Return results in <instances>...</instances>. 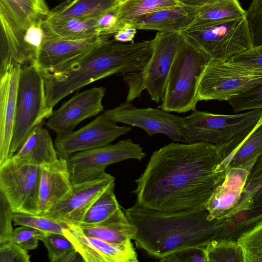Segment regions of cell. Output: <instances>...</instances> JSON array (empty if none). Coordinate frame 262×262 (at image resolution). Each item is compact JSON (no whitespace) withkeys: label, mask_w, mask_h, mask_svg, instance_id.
Listing matches in <instances>:
<instances>
[{"label":"cell","mask_w":262,"mask_h":262,"mask_svg":"<svg viewBox=\"0 0 262 262\" xmlns=\"http://www.w3.org/2000/svg\"><path fill=\"white\" fill-rule=\"evenodd\" d=\"M220 146L172 142L155 151L134 191L139 205L173 212L206 204L225 174Z\"/></svg>","instance_id":"6da1fadb"},{"label":"cell","mask_w":262,"mask_h":262,"mask_svg":"<svg viewBox=\"0 0 262 262\" xmlns=\"http://www.w3.org/2000/svg\"><path fill=\"white\" fill-rule=\"evenodd\" d=\"M125 214L136 230L137 248L160 261L177 251L205 247L219 237L233 220H211L205 205L184 210L165 212L137 203Z\"/></svg>","instance_id":"7a4b0ae2"},{"label":"cell","mask_w":262,"mask_h":262,"mask_svg":"<svg viewBox=\"0 0 262 262\" xmlns=\"http://www.w3.org/2000/svg\"><path fill=\"white\" fill-rule=\"evenodd\" d=\"M153 51L152 40L124 43L107 38L62 70L40 71L48 106L82 87L114 74L142 71Z\"/></svg>","instance_id":"3957f363"},{"label":"cell","mask_w":262,"mask_h":262,"mask_svg":"<svg viewBox=\"0 0 262 262\" xmlns=\"http://www.w3.org/2000/svg\"><path fill=\"white\" fill-rule=\"evenodd\" d=\"M210 60L206 53L184 40L171 65L159 108L179 113L195 110L200 80Z\"/></svg>","instance_id":"277c9868"},{"label":"cell","mask_w":262,"mask_h":262,"mask_svg":"<svg viewBox=\"0 0 262 262\" xmlns=\"http://www.w3.org/2000/svg\"><path fill=\"white\" fill-rule=\"evenodd\" d=\"M180 32L185 40L211 59L227 61L253 47L246 16L222 21L192 23Z\"/></svg>","instance_id":"5b68a950"},{"label":"cell","mask_w":262,"mask_h":262,"mask_svg":"<svg viewBox=\"0 0 262 262\" xmlns=\"http://www.w3.org/2000/svg\"><path fill=\"white\" fill-rule=\"evenodd\" d=\"M50 10L46 0H0L1 43L15 63H35L26 36L32 26L46 19Z\"/></svg>","instance_id":"8992f818"},{"label":"cell","mask_w":262,"mask_h":262,"mask_svg":"<svg viewBox=\"0 0 262 262\" xmlns=\"http://www.w3.org/2000/svg\"><path fill=\"white\" fill-rule=\"evenodd\" d=\"M53 111L47 105L43 79L39 69L34 64L21 66L9 159L22 146L33 129L48 118Z\"/></svg>","instance_id":"52a82bcc"},{"label":"cell","mask_w":262,"mask_h":262,"mask_svg":"<svg viewBox=\"0 0 262 262\" xmlns=\"http://www.w3.org/2000/svg\"><path fill=\"white\" fill-rule=\"evenodd\" d=\"M261 118V109L233 115L215 114L195 110L184 117L182 128L189 143L204 142L222 146L256 126Z\"/></svg>","instance_id":"ba28073f"},{"label":"cell","mask_w":262,"mask_h":262,"mask_svg":"<svg viewBox=\"0 0 262 262\" xmlns=\"http://www.w3.org/2000/svg\"><path fill=\"white\" fill-rule=\"evenodd\" d=\"M261 83L262 70L211 59L200 78L197 97L199 101H228Z\"/></svg>","instance_id":"9c48e42d"},{"label":"cell","mask_w":262,"mask_h":262,"mask_svg":"<svg viewBox=\"0 0 262 262\" xmlns=\"http://www.w3.org/2000/svg\"><path fill=\"white\" fill-rule=\"evenodd\" d=\"M146 156L140 144L127 139L114 144L76 152L66 160L73 185L101 177L110 165L132 159L141 161Z\"/></svg>","instance_id":"30bf717a"},{"label":"cell","mask_w":262,"mask_h":262,"mask_svg":"<svg viewBox=\"0 0 262 262\" xmlns=\"http://www.w3.org/2000/svg\"><path fill=\"white\" fill-rule=\"evenodd\" d=\"M41 166L17 162L11 158L0 165V191L13 211L39 214Z\"/></svg>","instance_id":"8fae6325"},{"label":"cell","mask_w":262,"mask_h":262,"mask_svg":"<svg viewBox=\"0 0 262 262\" xmlns=\"http://www.w3.org/2000/svg\"><path fill=\"white\" fill-rule=\"evenodd\" d=\"M104 113L116 123L143 129L149 137L155 134H163L173 141L189 143L182 128L184 117L170 114L160 108H138L130 102H125Z\"/></svg>","instance_id":"7c38bea8"},{"label":"cell","mask_w":262,"mask_h":262,"mask_svg":"<svg viewBox=\"0 0 262 262\" xmlns=\"http://www.w3.org/2000/svg\"><path fill=\"white\" fill-rule=\"evenodd\" d=\"M131 129L117 125L103 113L77 130L57 134L54 144L58 158L67 159L76 152L109 145Z\"/></svg>","instance_id":"4fadbf2b"},{"label":"cell","mask_w":262,"mask_h":262,"mask_svg":"<svg viewBox=\"0 0 262 262\" xmlns=\"http://www.w3.org/2000/svg\"><path fill=\"white\" fill-rule=\"evenodd\" d=\"M184 40L177 32H158L152 39V54L141 73L144 89L157 103L163 100L170 69Z\"/></svg>","instance_id":"5bb4252c"},{"label":"cell","mask_w":262,"mask_h":262,"mask_svg":"<svg viewBox=\"0 0 262 262\" xmlns=\"http://www.w3.org/2000/svg\"><path fill=\"white\" fill-rule=\"evenodd\" d=\"M115 181L114 177L106 172L97 179L72 185L70 190L58 203L38 215L76 225L83 220L95 201L115 183Z\"/></svg>","instance_id":"9a60e30c"},{"label":"cell","mask_w":262,"mask_h":262,"mask_svg":"<svg viewBox=\"0 0 262 262\" xmlns=\"http://www.w3.org/2000/svg\"><path fill=\"white\" fill-rule=\"evenodd\" d=\"M104 87H95L76 93L58 109L53 111L46 126L56 134L73 130L84 120L95 116L104 110Z\"/></svg>","instance_id":"2e32d148"},{"label":"cell","mask_w":262,"mask_h":262,"mask_svg":"<svg viewBox=\"0 0 262 262\" xmlns=\"http://www.w3.org/2000/svg\"><path fill=\"white\" fill-rule=\"evenodd\" d=\"M107 38H109L101 36L84 40H68L45 34L34 64L40 71H59Z\"/></svg>","instance_id":"e0dca14e"},{"label":"cell","mask_w":262,"mask_h":262,"mask_svg":"<svg viewBox=\"0 0 262 262\" xmlns=\"http://www.w3.org/2000/svg\"><path fill=\"white\" fill-rule=\"evenodd\" d=\"M63 232L84 261H138L137 253L131 241L119 244L110 243L86 235L79 227L72 225H69Z\"/></svg>","instance_id":"ac0fdd59"},{"label":"cell","mask_w":262,"mask_h":262,"mask_svg":"<svg viewBox=\"0 0 262 262\" xmlns=\"http://www.w3.org/2000/svg\"><path fill=\"white\" fill-rule=\"evenodd\" d=\"M251 170L236 167L226 171L224 179L205 204L210 219L233 220Z\"/></svg>","instance_id":"d6986e66"},{"label":"cell","mask_w":262,"mask_h":262,"mask_svg":"<svg viewBox=\"0 0 262 262\" xmlns=\"http://www.w3.org/2000/svg\"><path fill=\"white\" fill-rule=\"evenodd\" d=\"M21 65L14 63L0 76V165L9 159L14 128Z\"/></svg>","instance_id":"ffe728a7"},{"label":"cell","mask_w":262,"mask_h":262,"mask_svg":"<svg viewBox=\"0 0 262 262\" xmlns=\"http://www.w3.org/2000/svg\"><path fill=\"white\" fill-rule=\"evenodd\" d=\"M220 146L223 160L219 168L220 172L225 173L229 168L236 167L251 169L262 155V118L256 126Z\"/></svg>","instance_id":"44dd1931"},{"label":"cell","mask_w":262,"mask_h":262,"mask_svg":"<svg viewBox=\"0 0 262 262\" xmlns=\"http://www.w3.org/2000/svg\"><path fill=\"white\" fill-rule=\"evenodd\" d=\"M70 181L67 161H56L41 166L39 183V214L45 212L58 203L70 190Z\"/></svg>","instance_id":"7402d4cb"},{"label":"cell","mask_w":262,"mask_h":262,"mask_svg":"<svg viewBox=\"0 0 262 262\" xmlns=\"http://www.w3.org/2000/svg\"><path fill=\"white\" fill-rule=\"evenodd\" d=\"M197 11L181 4L148 13L128 24L137 30L180 32L194 21Z\"/></svg>","instance_id":"603a6c76"},{"label":"cell","mask_w":262,"mask_h":262,"mask_svg":"<svg viewBox=\"0 0 262 262\" xmlns=\"http://www.w3.org/2000/svg\"><path fill=\"white\" fill-rule=\"evenodd\" d=\"M11 158L17 162L41 166L53 163L59 158L48 130L39 124Z\"/></svg>","instance_id":"cb8c5ba5"},{"label":"cell","mask_w":262,"mask_h":262,"mask_svg":"<svg viewBox=\"0 0 262 262\" xmlns=\"http://www.w3.org/2000/svg\"><path fill=\"white\" fill-rule=\"evenodd\" d=\"M241 224L249 228L262 220V155L251 169L239 204Z\"/></svg>","instance_id":"d4e9b609"},{"label":"cell","mask_w":262,"mask_h":262,"mask_svg":"<svg viewBox=\"0 0 262 262\" xmlns=\"http://www.w3.org/2000/svg\"><path fill=\"white\" fill-rule=\"evenodd\" d=\"M79 227L86 235L116 244L134 240L136 232V228L129 222L121 208L103 222Z\"/></svg>","instance_id":"484cf974"},{"label":"cell","mask_w":262,"mask_h":262,"mask_svg":"<svg viewBox=\"0 0 262 262\" xmlns=\"http://www.w3.org/2000/svg\"><path fill=\"white\" fill-rule=\"evenodd\" d=\"M120 0H66L51 9L46 21H59L73 17H99L117 6Z\"/></svg>","instance_id":"4316f807"},{"label":"cell","mask_w":262,"mask_h":262,"mask_svg":"<svg viewBox=\"0 0 262 262\" xmlns=\"http://www.w3.org/2000/svg\"><path fill=\"white\" fill-rule=\"evenodd\" d=\"M97 17H80L59 21L44 20L42 27L46 35L68 40H84L101 37L97 32Z\"/></svg>","instance_id":"83f0119b"},{"label":"cell","mask_w":262,"mask_h":262,"mask_svg":"<svg viewBox=\"0 0 262 262\" xmlns=\"http://www.w3.org/2000/svg\"><path fill=\"white\" fill-rule=\"evenodd\" d=\"M238 0H222L198 9L193 23L222 21L246 16Z\"/></svg>","instance_id":"f1b7e54d"},{"label":"cell","mask_w":262,"mask_h":262,"mask_svg":"<svg viewBox=\"0 0 262 262\" xmlns=\"http://www.w3.org/2000/svg\"><path fill=\"white\" fill-rule=\"evenodd\" d=\"M179 5L177 0H120L118 18L126 24L148 13Z\"/></svg>","instance_id":"f546056e"},{"label":"cell","mask_w":262,"mask_h":262,"mask_svg":"<svg viewBox=\"0 0 262 262\" xmlns=\"http://www.w3.org/2000/svg\"><path fill=\"white\" fill-rule=\"evenodd\" d=\"M115 184L107 188L95 201L78 227L93 225L108 219L121 207L114 193Z\"/></svg>","instance_id":"4dcf8cb0"},{"label":"cell","mask_w":262,"mask_h":262,"mask_svg":"<svg viewBox=\"0 0 262 262\" xmlns=\"http://www.w3.org/2000/svg\"><path fill=\"white\" fill-rule=\"evenodd\" d=\"M46 247L49 258L51 262L80 261L81 256L72 242L63 234L43 232L38 236Z\"/></svg>","instance_id":"1f68e13d"},{"label":"cell","mask_w":262,"mask_h":262,"mask_svg":"<svg viewBox=\"0 0 262 262\" xmlns=\"http://www.w3.org/2000/svg\"><path fill=\"white\" fill-rule=\"evenodd\" d=\"M207 262H244L242 249L233 239H214L205 247Z\"/></svg>","instance_id":"d6a6232c"},{"label":"cell","mask_w":262,"mask_h":262,"mask_svg":"<svg viewBox=\"0 0 262 262\" xmlns=\"http://www.w3.org/2000/svg\"><path fill=\"white\" fill-rule=\"evenodd\" d=\"M236 240L244 262H262V220L242 232Z\"/></svg>","instance_id":"836d02e7"},{"label":"cell","mask_w":262,"mask_h":262,"mask_svg":"<svg viewBox=\"0 0 262 262\" xmlns=\"http://www.w3.org/2000/svg\"><path fill=\"white\" fill-rule=\"evenodd\" d=\"M15 225L29 226L45 233L55 232L63 234V230L69 225L52 219L41 215L16 212L13 217Z\"/></svg>","instance_id":"e575fe53"},{"label":"cell","mask_w":262,"mask_h":262,"mask_svg":"<svg viewBox=\"0 0 262 262\" xmlns=\"http://www.w3.org/2000/svg\"><path fill=\"white\" fill-rule=\"evenodd\" d=\"M227 101L235 113L262 110V83L232 97Z\"/></svg>","instance_id":"d590c367"},{"label":"cell","mask_w":262,"mask_h":262,"mask_svg":"<svg viewBox=\"0 0 262 262\" xmlns=\"http://www.w3.org/2000/svg\"><path fill=\"white\" fill-rule=\"evenodd\" d=\"M253 46L262 45V0H252L246 10Z\"/></svg>","instance_id":"8d00e7d4"},{"label":"cell","mask_w":262,"mask_h":262,"mask_svg":"<svg viewBox=\"0 0 262 262\" xmlns=\"http://www.w3.org/2000/svg\"><path fill=\"white\" fill-rule=\"evenodd\" d=\"M118 13L119 4L97 18L96 29L100 36L110 38L125 26L119 20Z\"/></svg>","instance_id":"74e56055"},{"label":"cell","mask_w":262,"mask_h":262,"mask_svg":"<svg viewBox=\"0 0 262 262\" xmlns=\"http://www.w3.org/2000/svg\"><path fill=\"white\" fill-rule=\"evenodd\" d=\"M14 213L6 198L0 191V245L11 240L14 230L12 223Z\"/></svg>","instance_id":"f35d334b"},{"label":"cell","mask_w":262,"mask_h":262,"mask_svg":"<svg viewBox=\"0 0 262 262\" xmlns=\"http://www.w3.org/2000/svg\"><path fill=\"white\" fill-rule=\"evenodd\" d=\"M43 232L35 228L22 225L15 228L10 242L27 251L34 250L38 245V235Z\"/></svg>","instance_id":"ab89813d"},{"label":"cell","mask_w":262,"mask_h":262,"mask_svg":"<svg viewBox=\"0 0 262 262\" xmlns=\"http://www.w3.org/2000/svg\"><path fill=\"white\" fill-rule=\"evenodd\" d=\"M227 61L249 69L262 70V45L253 46L232 57Z\"/></svg>","instance_id":"60d3db41"},{"label":"cell","mask_w":262,"mask_h":262,"mask_svg":"<svg viewBox=\"0 0 262 262\" xmlns=\"http://www.w3.org/2000/svg\"><path fill=\"white\" fill-rule=\"evenodd\" d=\"M160 261L207 262L205 247L185 249L166 256Z\"/></svg>","instance_id":"b9f144b4"},{"label":"cell","mask_w":262,"mask_h":262,"mask_svg":"<svg viewBox=\"0 0 262 262\" xmlns=\"http://www.w3.org/2000/svg\"><path fill=\"white\" fill-rule=\"evenodd\" d=\"M28 251L11 242L0 245L1 262H29Z\"/></svg>","instance_id":"7bdbcfd3"},{"label":"cell","mask_w":262,"mask_h":262,"mask_svg":"<svg viewBox=\"0 0 262 262\" xmlns=\"http://www.w3.org/2000/svg\"><path fill=\"white\" fill-rule=\"evenodd\" d=\"M137 33V29L128 24L114 35L113 38L118 41L126 43L132 41Z\"/></svg>","instance_id":"ee69618b"},{"label":"cell","mask_w":262,"mask_h":262,"mask_svg":"<svg viewBox=\"0 0 262 262\" xmlns=\"http://www.w3.org/2000/svg\"><path fill=\"white\" fill-rule=\"evenodd\" d=\"M180 4L199 9L222 0H177Z\"/></svg>","instance_id":"f6af8a7d"},{"label":"cell","mask_w":262,"mask_h":262,"mask_svg":"<svg viewBox=\"0 0 262 262\" xmlns=\"http://www.w3.org/2000/svg\"><path fill=\"white\" fill-rule=\"evenodd\" d=\"M57 1H61V0H57Z\"/></svg>","instance_id":"bcb514c9"}]
</instances>
